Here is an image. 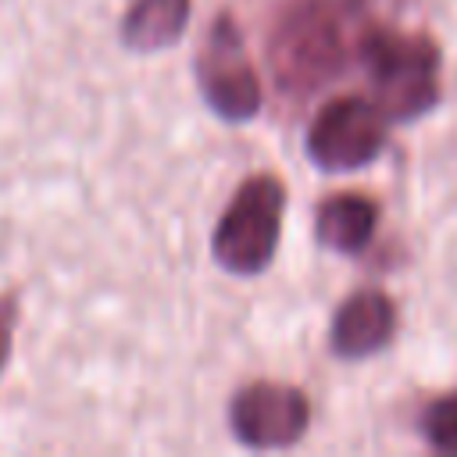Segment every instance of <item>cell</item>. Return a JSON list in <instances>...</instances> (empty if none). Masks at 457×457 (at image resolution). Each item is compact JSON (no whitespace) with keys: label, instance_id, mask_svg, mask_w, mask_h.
Wrapping results in <instances>:
<instances>
[{"label":"cell","instance_id":"obj_1","mask_svg":"<svg viewBox=\"0 0 457 457\" xmlns=\"http://www.w3.org/2000/svg\"><path fill=\"white\" fill-rule=\"evenodd\" d=\"M353 25V4L346 0H300L293 4L268 36V68L278 93L307 96L332 82L350 50H357L361 29Z\"/></svg>","mask_w":457,"mask_h":457},{"label":"cell","instance_id":"obj_2","mask_svg":"<svg viewBox=\"0 0 457 457\" xmlns=\"http://www.w3.org/2000/svg\"><path fill=\"white\" fill-rule=\"evenodd\" d=\"M357 57L375 86V104L393 121H414L439 104V46L425 32L364 25Z\"/></svg>","mask_w":457,"mask_h":457},{"label":"cell","instance_id":"obj_3","mask_svg":"<svg viewBox=\"0 0 457 457\" xmlns=\"http://www.w3.org/2000/svg\"><path fill=\"white\" fill-rule=\"evenodd\" d=\"M282 214H286V186L268 171L250 175L214 225L211 236L214 261L243 278L264 271L278 250Z\"/></svg>","mask_w":457,"mask_h":457},{"label":"cell","instance_id":"obj_4","mask_svg":"<svg viewBox=\"0 0 457 457\" xmlns=\"http://www.w3.org/2000/svg\"><path fill=\"white\" fill-rule=\"evenodd\" d=\"M196 82L204 93V104L232 125H243L257 118L261 111V79L253 71V61L246 54V39L232 14H218L204 36V46L196 54Z\"/></svg>","mask_w":457,"mask_h":457},{"label":"cell","instance_id":"obj_5","mask_svg":"<svg viewBox=\"0 0 457 457\" xmlns=\"http://www.w3.org/2000/svg\"><path fill=\"white\" fill-rule=\"evenodd\" d=\"M386 146V114L364 96L328 100L307 125V157L321 171H357Z\"/></svg>","mask_w":457,"mask_h":457},{"label":"cell","instance_id":"obj_6","mask_svg":"<svg viewBox=\"0 0 457 457\" xmlns=\"http://www.w3.org/2000/svg\"><path fill=\"white\" fill-rule=\"evenodd\" d=\"M232 436L250 450H282L303 439L311 425V403L296 386L250 382L228 403Z\"/></svg>","mask_w":457,"mask_h":457},{"label":"cell","instance_id":"obj_7","mask_svg":"<svg viewBox=\"0 0 457 457\" xmlns=\"http://www.w3.org/2000/svg\"><path fill=\"white\" fill-rule=\"evenodd\" d=\"M396 332V303L382 289H357L350 293L328 328V343L336 357L361 361L389 346Z\"/></svg>","mask_w":457,"mask_h":457},{"label":"cell","instance_id":"obj_8","mask_svg":"<svg viewBox=\"0 0 457 457\" xmlns=\"http://www.w3.org/2000/svg\"><path fill=\"white\" fill-rule=\"evenodd\" d=\"M378 225V207L364 193H336L314 214V236L332 253H361Z\"/></svg>","mask_w":457,"mask_h":457},{"label":"cell","instance_id":"obj_9","mask_svg":"<svg viewBox=\"0 0 457 457\" xmlns=\"http://www.w3.org/2000/svg\"><path fill=\"white\" fill-rule=\"evenodd\" d=\"M189 0H136L121 18V43L136 54H157L182 39Z\"/></svg>","mask_w":457,"mask_h":457},{"label":"cell","instance_id":"obj_10","mask_svg":"<svg viewBox=\"0 0 457 457\" xmlns=\"http://www.w3.org/2000/svg\"><path fill=\"white\" fill-rule=\"evenodd\" d=\"M418 428L425 436V443L439 453H457V389L453 393H443L436 396L421 418H418Z\"/></svg>","mask_w":457,"mask_h":457},{"label":"cell","instance_id":"obj_11","mask_svg":"<svg viewBox=\"0 0 457 457\" xmlns=\"http://www.w3.org/2000/svg\"><path fill=\"white\" fill-rule=\"evenodd\" d=\"M14 325H18V300L11 293H0V375H4V364L11 357Z\"/></svg>","mask_w":457,"mask_h":457}]
</instances>
